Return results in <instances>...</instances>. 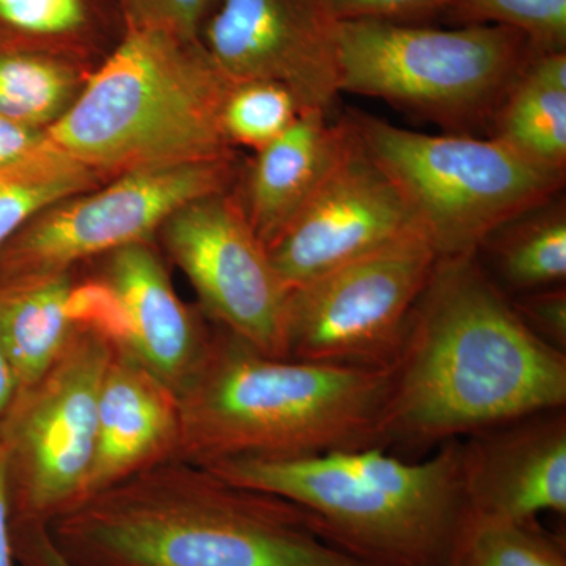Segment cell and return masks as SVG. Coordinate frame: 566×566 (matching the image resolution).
<instances>
[{
	"mask_svg": "<svg viewBox=\"0 0 566 566\" xmlns=\"http://www.w3.org/2000/svg\"><path fill=\"white\" fill-rule=\"evenodd\" d=\"M104 279L128 312L132 353L178 392L202 363L212 334L181 303L163 260L147 243L111 252Z\"/></svg>",
	"mask_w": 566,
	"mask_h": 566,
	"instance_id": "obj_16",
	"label": "cell"
},
{
	"mask_svg": "<svg viewBox=\"0 0 566 566\" xmlns=\"http://www.w3.org/2000/svg\"><path fill=\"white\" fill-rule=\"evenodd\" d=\"M390 381L392 368L268 356L221 327L177 392L174 458L210 465L382 447Z\"/></svg>",
	"mask_w": 566,
	"mask_h": 566,
	"instance_id": "obj_3",
	"label": "cell"
},
{
	"mask_svg": "<svg viewBox=\"0 0 566 566\" xmlns=\"http://www.w3.org/2000/svg\"><path fill=\"white\" fill-rule=\"evenodd\" d=\"M161 229L167 251L219 326L268 356L285 357L290 290L238 199L227 191L202 197Z\"/></svg>",
	"mask_w": 566,
	"mask_h": 566,
	"instance_id": "obj_11",
	"label": "cell"
},
{
	"mask_svg": "<svg viewBox=\"0 0 566 566\" xmlns=\"http://www.w3.org/2000/svg\"><path fill=\"white\" fill-rule=\"evenodd\" d=\"M233 159L147 167L52 205L0 248V285L70 273L81 260L147 243L186 205L226 192Z\"/></svg>",
	"mask_w": 566,
	"mask_h": 566,
	"instance_id": "obj_10",
	"label": "cell"
},
{
	"mask_svg": "<svg viewBox=\"0 0 566 566\" xmlns=\"http://www.w3.org/2000/svg\"><path fill=\"white\" fill-rule=\"evenodd\" d=\"M535 52L523 33L504 25L342 21L338 87L469 132L491 125Z\"/></svg>",
	"mask_w": 566,
	"mask_h": 566,
	"instance_id": "obj_6",
	"label": "cell"
},
{
	"mask_svg": "<svg viewBox=\"0 0 566 566\" xmlns=\"http://www.w3.org/2000/svg\"><path fill=\"white\" fill-rule=\"evenodd\" d=\"M115 348L102 335L76 327L48 374L14 401L0 428L11 523L46 524L80 501Z\"/></svg>",
	"mask_w": 566,
	"mask_h": 566,
	"instance_id": "obj_8",
	"label": "cell"
},
{
	"mask_svg": "<svg viewBox=\"0 0 566 566\" xmlns=\"http://www.w3.org/2000/svg\"><path fill=\"white\" fill-rule=\"evenodd\" d=\"M18 398V382L11 370L9 359L0 348V428L9 417L11 408Z\"/></svg>",
	"mask_w": 566,
	"mask_h": 566,
	"instance_id": "obj_34",
	"label": "cell"
},
{
	"mask_svg": "<svg viewBox=\"0 0 566 566\" xmlns=\"http://www.w3.org/2000/svg\"><path fill=\"white\" fill-rule=\"evenodd\" d=\"M14 557L24 566H77L55 545L46 524L11 523Z\"/></svg>",
	"mask_w": 566,
	"mask_h": 566,
	"instance_id": "obj_31",
	"label": "cell"
},
{
	"mask_svg": "<svg viewBox=\"0 0 566 566\" xmlns=\"http://www.w3.org/2000/svg\"><path fill=\"white\" fill-rule=\"evenodd\" d=\"M353 129L348 118L307 109L281 136L256 150L244 181L245 218L268 248L322 188L342 156Z\"/></svg>",
	"mask_w": 566,
	"mask_h": 566,
	"instance_id": "obj_17",
	"label": "cell"
},
{
	"mask_svg": "<svg viewBox=\"0 0 566 566\" xmlns=\"http://www.w3.org/2000/svg\"><path fill=\"white\" fill-rule=\"evenodd\" d=\"M304 109L289 87L273 81H232L222 106L229 144L260 150L281 136Z\"/></svg>",
	"mask_w": 566,
	"mask_h": 566,
	"instance_id": "obj_25",
	"label": "cell"
},
{
	"mask_svg": "<svg viewBox=\"0 0 566 566\" xmlns=\"http://www.w3.org/2000/svg\"><path fill=\"white\" fill-rule=\"evenodd\" d=\"M216 0H120L126 29H158L199 40Z\"/></svg>",
	"mask_w": 566,
	"mask_h": 566,
	"instance_id": "obj_28",
	"label": "cell"
},
{
	"mask_svg": "<svg viewBox=\"0 0 566 566\" xmlns=\"http://www.w3.org/2000/svg\"><path fill=\"white\" fill-rule=\"evenodd\" d=\"M510 297V296H509ZM521 322L545 344L566 354V289L549 286L510 297Z\"/></svg>",
	"mask_w": 566,
	"mask_h": 566,
	"instance_id": "obj_29",
	"label": "cell"
},
{
	"mask_svg": "<svg viewBox=\"0 0 566 566\" xmlns=\"http://www.w3.org/2000/svg\"><path fill=\"white\" fill-rule=\"evenodd\" d=\"M178 438L177 392L139 357L115 348L99 392L95 450L80 501L174 458Z\"/></svg>",
	"mask_w": 566,
	"mask_h": 566,
	"instance_id": "obj_15",
	"label": "cell"
},
{
	"mask_svg": "<svg viewBox=\"0 0 566 566\" xmlns=\"http://www.w3.org/2000/svg\"><path fill=\"white\" fill-rule=\"evenodd\" d=\"M70 273L0 285V348L18 382V397L48 374L76 327L66 315Z\"/></svg>",
	"mask_w": 566,
	"mask_h": 566,
	"instance_id": "obj_19",
	"label": "cell"
},
{
	"mask_svg": "<svg viewBox=\"0 0 566 566\" xmlns=\"http://www.w3.org/2000/svg\"><path fill=\"white\" fill-rule=\"evenodd\" d=\"M96 175L50 140L28 158L0 167V248L41 211L87 192Z\"/></svg>",
	"mask_w": 566,
	"mask_h": 566,
	"instance_id": "obj_22",
	"label": "cell"
},
{
	"mask_svg": "<svg viewBox=\"0 0 566 566\" xmlns=\"http://www.w3.org/2000/svg\"><path fill=\"white\" fill-rule=\"evenodd\" d=\"M337 21L411 22L446 13L452 0H324Z\"/></svg>",
	"mask_w": 566,
	"mask_h": 566,
	"instance_id": "obj_30",
	"label": "cell"
},
{
	"mask_svg": "<svg viewBox=\"0 0 566 566\" xmlns=\"http://www.w3.org/2000/svg\"><path fill=\"white\" fill-rule=\"evenodd\" d=\"M109 25L126 31L120 0H0V54L82 51Z\"/></svg>",
	"mask_w": 566,
	"mask_h": 566,
	"instance_id": "obj_21",
	"label": "cell"
},
{
	"mask_svg": "<svg viewBox=\"0 0 566 566\" xmlns=\"http://www.w3.org/2000/svg\"><path fill=\"white\" fill-rule=\"evenodd\" d=\"M352 129L345 155L322 188L266 248L289 290L422 232L397 182Z\"/></svg>",
	"mask_w": 566,
	"mask_h": 566,
	"instance_id": "obj_13",
	"label": "cell"
},
{
	"mask_svg": "<svg viewBox=\"0 0 566 566\" xmlns=\"http://www.w3.org/2000/svg\"><path fill=\"white\" fill-rule=\"evenodd\" d=\"M46 144V129L21 125L0 115V167L21 161Z\"/></svg>",
	"mask_w": 566,
	"mask_h": 566,
	"instance_id": "obj_32",
	"label": "cell"
},
{
	"mask_svg": "<svg viewBox=\"0 0 566 566\" xmlns=\"http://www.w3.org/2000/svg\"><path fill=\"white\" fill-rule=\"evenodd\" d=\"M230 82L199 40L126 29L46 137L96 174L232 158L222 128Z\"/></svg>",
	"mask_w": 566,
	"mask_h": 566,
	"instance_id": "obj_5",
	"label": "cell"
},
{
	"mask_svg": "<svg viewBox=\"0 0 566 566\" xmlns=\"http://www.w3.org/2000/svg\"><path fill=\"white\" fill-rule=\"evenodd\" d=\"M50 523L55 545L77 566H367L297 506L178 458L82 499Z\"/></svg>",
	"mask_w": 566,
	"mask_h": 566,
	"instance_id": "obj_2",
	"label": "cell"
},
{
	"mask_svg": "<svg viewBox=\"0 0 566 566\" xmlns=\"http://www.w3.org/2000/svg\"><path fill=\"white\" fill-rule=\"evenodd\" d=\"M488 256L495 285L509 296L566 281V207L560 193L549 202L517 216L480 245Z\"/></svg>",
	"mask_w": 566,
	"mask_h": 566,
	"instance_id": "obj_20",
	"label": "cell"
},
{
	"mask_svg": "<svg viewBox=\"0 0 566 566\" xmlns=\"http://www.w3.org/2000/svg\"><path fill=\"white\" fill-rule=\"evenodd\" d=\"M76 71L59 55L44 52L0 54V115L48 129L69 109Z\"/></svg>",
	"mask_w": 566,
	"mask_h": 566,
	"instance_id": "obj_23",
	"label": "cell"
},
{
	"mask_svg": "<svg viewBox=\"0 0 566 566\" xmlns=\"http://www.w3.org/2000/svg\"><path fill=\"white\" fill-rule=\"evenodd\" d=\"M564 406L566 354L521 322L476 253L438 259L392 367L382 447H439Z\"/></svg>",
	"mask_w": 566,
	"mask_h": 566,
	"instance_id": "obj_1",
	"label": "cell"
},
{
	"mask_svg": "<svg viewBox=\"0 0 566 566\" xmlns=\"http://www.w3.org/2000/svg\"><path fill=\"white\" fill-rule=\"evenodd\" d=\"M66 315L74 327L102 335L117 348L132 352L133 331L120 294L106 279L71 286Z\"/></svg>",
	"mask_w": 566,
	"mask_h": 566,
	"instance_id": "obj_27",
	"label": "cell"
},
{
	"mask_svg": "<svg viewBox=\"0 0 566 566\" xmlns=\"http://www.w3.org/2000/svg\"><path fill=\"white\" fill-rule=\"evenodd\" d=\"M436 262L415 232L290 290L285 357L392 368Z\"/></svg>",
	"mask_w": 566,
	"mask_h": 566,
	"instance_id": "obj_9",
	"label": "cell"
},
{
	"mask_svg": "<svg viewBox=\"0 0 566 566\" xmlns=\"http://www.w3.org/2000/svg\"><path fill=\"white\" fill-rule=\"evenodd\" d=\"M205 468L303 510L329 542L367 566H449L469 515L461 439L420 461L367 447Z\"/></svg>",
	"mask_w": 566,
	"mask_h": 566,
	"instance_id": "obj_4",
	"label": "cell"
},
{
	"mask_svg": "<svg viewBox=\"0 0 566 566\" xmlns=\"http://www.w3.org/2000/svg\"><path fill=\"white\" fill-rule=\"evenodd\" d=\"M446 17L461 25H504L536 52L566 51V0H452Z\"/></svg>",
	"mask_w": 566,
	"mask_h": 566,
	"instance_id": "obj_26",
	"label": "cell"
},
{
	"mask_svg": "<svg viewBox=\"0 0 566 566\" xmlns=\"http://www.w3.org/2000/svg\"><path fill=\"white\" fill-rule=\"evenodd\" d=\"M392 177L438 259L476 253L499 227L560 193L565 174L551 172L494 137L430 136L370 115L348 118Z\"/></svg>",
	"mask_w": 566,
	"mask_h": 566,
	"instance_id": "obj_7",
	"label": "cell"
},
{
	"mask_svg": "<svg viewBox=\"0 0 566 566\" xmlns=\"http://www.w3.org/2000/svg\"><path fill=\"white\" fill-rule=\"evenodd\" d=\"M338 25L324 0H216L199 41L230 81L279 82L304 109L329 112Z\"/></svg>",
	"mask_w": 566,
	"mask_h": 566,
	"instance_id": "obj_12",
	"label": "cell"
},
{
	"mask_svg": "<svg viewBox=\"0 0 566 566\" xmlns=\"http://www.w3.org/2000/svg\"><path fill=\"white\" fill-rule=\"evenodd\" d=\"M449 566H566L565 553L542 528L471 515Z\"/></svg>",
	"mask_w": 566,
	"mask_h": 566,
	"instance_id": "obj_24",
	"label": "cell"
},
{
	"mask_svg": "<svg viewBox=\"0 0 566 566\" xmlns=\"http://www.w3.org/2000/svg\"><path fill=\"white\" fill-rule=\"evenodd\" d=\"M493 137L527 161L565 174L566 51L535 52L494 114Z\"/></svg>",
	"mask_w": 566,
	"mask_h": 566,
	"instance_id": "obj_18",
	"label": "cell"
},
{
	"mask_svg": "<svg viewBox=\"0 0 566 566\" xmlns=\"http://www.w3.org/2000/svg\"><path fill=\"white\" fill-rule=\"evenodd\" d=\"M13 535H11V512L9 485H7L6 449L0 441V566H14Z\"/></svg>",
	"mask_w": 566,
	"mask_h": 566,
	"instance_id": "obj_33",
	"label": "cell"
},
{
	"mask_svg": "<svg viewBox=\"0 0 566 566\" xmlns=\"http://www.w3.org/2000/svg\"><path fill=\"white\" fill-rule=\"evenodd\" d=\"M471 515L536 526L566 513V406L495 424L461 439Z\"/></svg>",
	"mask_w": 566,
	"mask_h": 566,
	"instance_id": "obj_14",
	"label": "cell"
}]
</instances>
